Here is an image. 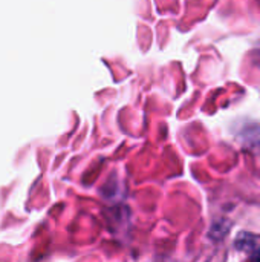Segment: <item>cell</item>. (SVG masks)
I'll return each instance as SVG.
<instances>
[{
	"label": "cell",
	"instance_id": "cell-1",
	"mask_svg": "<svg viewBox=\"0 0 260 262\" xmlns=\"http://www.w3.org/2000/svg\"><path fill=\"white\" fill-rule=\"evenodd\" d=\"M251 262H260V249L253 255V258H251Z\"/></svg>",
	"mask_w": 260,
	"mask_h": 262
}]
</instances>
